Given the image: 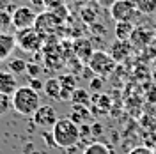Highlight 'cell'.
<instances>
[{"label":"cell","instance_id":"9a60e30c","mask_svg":"<svg viewBox=\"0 0 156 154\" xmlns=\"http://www.w3.org/2000/svg\"><path fill=\"white\" fill-rule=\"evenodd\" d=\"M136 9L144 16H153L156 14V0H133Z\"/></svg>","mask_w":156,"mask_h":154},{"label":"cell","instance_id":"f546056e","mask_svg":"<svg viewBox=\"0 0 156 154\" xmlns=\"http://www.w3.org/2000/svg\"><path fill=\"white\" fill-rule=\"evenodd\" d=\"M98 2H99V4H112L114 0H98Z\"/></svg>","mask_w":156,"mask_h":154},{"label":"cell","instance_id":"7402d4cb","mask_svg":"<svg viewBox=\"0 0 156 154\" xmlns=\"http://www.w3.org/2000/svg\"><path fill=\"white\" fill-rule=\"evenodd\" d=\"M11 23H12L11 12H7V11H0V32L5 30L7 27H11Z\"/></svg>","mask_w":156,"mask_h":154},{"label":"cell","instance_id":"d6986e66","mask_svg":"<svg viewBox=\"0 0 156 154\" xmlns=\"http://www.w3.org/2000/svg\"><path fill=\"white\" fill-rule=\"evenodd\" d=\"M71 101L78 106H85L89 103V92L83 90V89H75V92L71 96Z\"/></svg>","mask_w":156,"mask_h":154},{"label":"cell","instance_id":"5bb4252c","mask_svg":"<svg viewBox=\"0 0 156 154\" xmlns=\"http://www.w3.org/2000/svg\"><path fill=\"white\" fill-rule=\"evenodd\" d=\"M44 92H46V96L51 97V99H55V101H60V92H62V85H60V82H58V78H50L44 82V89H43Z\"/></svg>","mask_w":156,"mask_h":154},{"label":"cell","instance_id":"2e32d148","mask_svg":"<svg viewBox=\"0 0 156 154\" xmlns=\"http://www.w3.org/2000/svg\"><path fill=\"white\" fill-rule=\"evenodd\" d=\"M83 154H112V149L103 142H94V144L85 147Z\"/></svg>","mask_w":156,"mask_h":154},{"label":"cell","instance_id":"484cf974","mask_svg":"<svg viewBox=\"0 0 156 154\" xmlns=\"http://www.w3.org/2000/svg\"><path fill=\"white\" fill-rule=\"evenodd\" d=\"M16 5H12V0H0V11H7V12H14Z\"/></svg>","mask_w":156,"mask_h":154},{"label":"cell","instance_id":"8992f818","mask_svg":"<svg viewBox=\"0 0 156 154\" xmlns=\"http://www.w3.org/2000/svg\"><path fill=\"white\" fill-rule=\"evenodd\" d=\"M11 18H12V27L18 30H25V29H32L34 27V23H36V18H37V14L34 12L32 7L29 5H20L14 9V12L11 14Z\"/></svg>","mask_w":156,"mask_h":154},{"label":"cell","instance_id":"277c9868","mask_svg":"<svg viewBox=\"0 0 156 154\" xmlns=\"http://www.w3.org/2000/svg\"><path fill=\"white\" fill-rule=\"evenodd\" d=\"M110 16L114 21H135L140 12L133 4V0H114L110 4Z\"/></svg>","mask_w":156,"mask_h":154},{"label":"cell","instance_id":"5b68a950","mask_svg":"<svg viewBox=\"0 0 156 154\" xmlns=\"http://www.w3.org/2000/svg\"><path fill=\"white\" fill-rule=\"evenodd\" d=\"M16 41H18V46L23 50L25 53H37L39 50L43 48L44 37L32 27V29L18 30V32H16Z\"/></svg>","mask_w":156,"mask_h":154},{"label":"cell","instance_id":"9c48e42d","mask_svg":"<svg viewBox=\"0 0 156 154\" xmlns=\"http://www.w3.org/2000/svg\"><path fill=\"white\" fill-rule=\"evenodd\" d=\"M131 50H133L131 41H121V39H115V41L110 44L108 53H110V55L114 57V60L119 64V62H122V60H126V58L129 57Z\"/></svg>","mask_w":156,"mask_h":154},{"label":"cell","instance_id":"ba28073f","mask_svg":"<svg viewBox=\"0 0 156 154\" xmlns=\"http://www.w3.org/2000/svg\"><path fill=\"white\" fill-rule=\"evenodd\" d=\"M32 121H34V124L39 126V128H53L55 122L58 121V117H57V112H55L53 106L41 105L37 108V112L32 115Z\"/></svg>","mask_w":156,"mask_h":154},{"label":"cell","instance_id":"30bf717a","mask_svg":"<svg viewBox=\"0 0 156 154\" xmlns=\"http://www.w3.org/2000/svg\"><path fill=\"white\" fill-rule=\"evenodd\" d=\"M16 46H18L16 34H9V32L2 30L0 32V58L5 60L7 57H11Z\"/></svg>","mask_w":156,"mask_h":154},{"label":"cell","instance_id":"603a6c76","mask_svg":"<svg viewBox=\"0 0 156 154\" xmlns=\"http://www.w3.org/2000/svg\"><path fill=\"white\" fill-rule=\"evenodd\" d=\"M43 5L46 11H55L60 5H64V0H43Z\"/></svg>","mask_w":156,"mask_h":154},{"label":"cell","instance_id":"f1b7e54d","mask_svg":"<svg viewBox=\"0 0 156 154\" xmlns=\"http://www.w3.org/2000/svg\"><path fill=\"white\" fill-rule=\"evenodd\" d=\"M101 131H103V126L101 124H92L90 126V133H92V135H101Z\"/></svg>","mask_w":156,"mask_h":154},{"label":"cell","instance_id":"4316f807","mask_svg":"<svg viewBox=\"0 0 156 154\" xmlns=\"http://www.w3.org/2000/svg\"><path fill=\"white\" fill-rule=\"evenodd\" d=\"M29 87H32L34 90H43L44 89V82H41V80H37V78H30V82H29Z\"/></svg>","mask_w":156,"mask_h":154},{"label":"cell","instance_id":"3957f363","mask_svg":"<svg viewBox=\"0 0 156 154\" xmlns=\"http://www.w3.org/2000/svg\"><path fill=\"white\" fill-rule=\"evenodd\" d=\"M87 64L90 73H94L96 76H101V78L112 75L117 68V62L114 60V57L108 51H103V50H96L92 53V57L89 58Z\"/></svg>","mask_w":156,"mask_h":154},{"label":"cell","instance_id":"8fae6325","mask_svg":"<svg viewBox=\"0 0 156 154\" xmlns=\"http://www.w3.org/2000/svg\"><path fill=\"white\" fill-rule=\"evenodd\" d=\"M18 76L11 71H0V92L12 96L18 90Z\"/></svg>","mask_w":156,"mask_h":154},{"label":"cell","instance_id":"4fadbf2b","mask_svg":"<svg viewBox=\"0 0 156 154\" xmlns=\"http://www.w3.org/2000/svg\"><path fill=\"white\" fill-rule=\"evenodd\" d=\"M73 50H75L76 57L80 58V60H83V62H89V58L92 57V53H94V50H92V46H90V43L85 41V39L76 41V43L73 44Z\"/></svg>","mask_w":156,"mask_h":154},{"label":"cell","instance_id":"cb8c5ba5","mask_svg":"<svg viewBox=\"0 0 156 154\" xmlns=\"http://www.w3.org/2000/svg\"><path fill=\"white\" fill-rule=\"evenodd\" d=\"M128 154H154V149H151V147H147V145H136V147H133Z\"/></svg>","mask_w":156,"mask_h":154},{"label":"cell","instance_id":"83f0119b","mask_svg":"<svg viewBox=\"0 0 156 154\" xmlns=\"http://www.w3.org/2000/svg\"><path fill=\"white\" fill-rule=\"evenodd\" d=\"M101 83H103V78L101 76L94 78V80L90 82V89H92V90H99V89H101Z\"/></svg>","mask_w":156,"mask_h":154},{"label":"cell","instance_id":"1f68e13d","mask_svg":"<svg viewBox=\"0 0 156 154\" xmlns=\"http://www.w3.org/2000/svg\"><path fill=\"white\" fill-rule=\"evenodd\" d=\"M0 60H2V58H0Z\"/></svg>","mask_w":156,"mask_h":154},{"label":"cell","instance_id":"ac0fdd59","mask_svg":"<svg viewBox=\"0 0 156 154\" xmlns=\"http://www.w3.org/2000/svg\"><path fill=\"white\" fill-rule=\"evenodd\" d=\"M87 117H89V114H87V110H85V106H75V110L71 112V115H69V119L73 121V122H76L78 126H82L85 121H87Z\"/></svg>","mask_w":156,"mask_h":154},{"label":"cell","instance_id":"e0dca14e","mask_svg":"<svg viewBox=\"0 0 156 154\" xmlns=\"http://www.w3.org/2000/svg\"><path fill=\"white\" fill-rule=\"evenodd\" d=\"M27 60H23V58H12V60H9V64H7V71H11V73H14L16 76L18 75H21V73H25L27 71Z\"/></svg>","mask_w":156,"mask_h":154},{"label":"cell","instance_id":"7c38bea8","mask_svg":"<svg viewBox=\"0 0 156 154\" xmlns=\"http://www.w3.org/2000/svg\"><path fill=\"white\" fill-rule=\"evenodd\" d=\"M135 23L131 21H115V39H121V41H129L133 32H135Z\"/></svg>","mask_w":156,"mask_h":154},{"label":"cell","instance_id":"52a82bcc","mask_svg":"<svg viewBox=\"0 0 156 154\" xmlns=\"http://www.w3.org/2000/svg\"><path fill=\"white\" fill-rule=\"evenodd\" d=\"M60 19L53 14V12H50V11H44V12H41L37 14V18H36V23H34V29L37 30L39 34L43 36V37L46 39L50 37L55 30L60 27Z\"/></svg>","mask_w":156,"mask_h":154},{"label":"cell","instance_id":"7a4b0ae2","mask_svg":"<svg viewBox=\"0 0 156 154\" xmlns=\"http://www.w3.org/2000/svg\"><path fill=\"white\" fill-rule=\"evenodd\" d=\"M11 99H12V110L21 117H32L41 106L39 92L29 85L18 87V90L11 96Z\"/></svg>","mask_w":156,"mask_h":154},{"label":"cell","instance_id":"ffe728a7","mask_svg":"<svg viewBox=\"0 0 156 154\" xmlns=\"http://www.w3.org/2000/svg\"><path fill=\"white\" fill-rule=\"evenodd\" d=\"M58 82H60V85H62V90L75 92V89H76V82H75V78L71 76V75H62V76H58Z\"/></svg>","mask_w":156,"mask_h":154},{"label":"cell","instance_id":"4dcf8cb0","mask_svg":"<svg viewBox=\"0 0 156 154\" xmlns=\"http://www.w3.org/2000/svg\"><path fill=\"white\" fill-rule=\"evenodd\" d=\"M154 154H156V147H154Z\"/></svg>","mask_w":156,"mask_h":154},{"label":"cell","instance_id":"d4e9b609","mask_svg":"<svg viewBox=\"0 0 156 154\" xmlns=\"http://www.w3.org/2000/svg\"><path fill=\"white\" fill-rule=\"evenodd\" d=\"M29 76H34V78H37V75L41 73V68H39L37 64H32V62H29L27 64V71H25Z\"/></svg>","mask_w":156,"mask_h":154},{"label":"cell","instance_id":"6da1fadb","mask_svg":"<svg viewBox=\"0 0 156 154\" xmlns=\"http://www.w3.org/2000/svg\"><path fill=\"white\" fill-rule=\"evenodd\" d=\"M80 126L76 122H73L69 117L58 119L55 126L51 128V140L55 147L60 149H69V147H76V144L80 142Z\"/></svg>","mask_w":156,"mask_h":154},{"label":"cell","instance_id":"44dd1931","mask_svg":"<svg viewBox=\"0 0 156 154\" xmlns=\"http://www.w3.org/2000/svg\"><path fill=\"white\" fill-rule=\"evenodd\" d=\"M11 108H12V99H11V96L0 92V117L7 115Z\"/></svg>","mask_w":156,"mask_h":154}]
</instances>
